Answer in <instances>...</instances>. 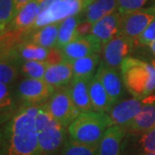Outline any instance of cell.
Masks as SVG:
<instances>
[{"label":"cell","mask_w":155,"mask_h":155,"mask_svg":"<svg viewBox=\"0 0 155 155\" xmlns=\"http://www.w3.org/2000/svg\"><path fill=\"white\" fill-rule=\"evenodd\" d=\"M155 41V19L147 26L139 38L136 40V42L140 45H148Z\"/></svg>","instance_id":"1f68e13d"},{"label":"cell","mask_w":155,"mask_h":155,"mask_svg":"<svg viewBox=\"0 0 155 155\" xmlns=\"http://www.w3.org/2000/svg\"><path fill=\"white\" fill-rule=\"evenodd\" d=\"M83 20L82 14L66 18L61 22L56 48L62 49L65 46L78 37L77 29L78 23Z\"/></svg>","instance_id":"d4e9b609"},{"label":"cell","mask_w":155,"mask_h":155,"mask_svg":"<svg viewBox=\"0 0 155 155\" xmlns=\"http://www.w3.org/2000/svg\"><path fill=\"white\" fill-rule=\"evenodd\" d=\"M126 90L139 99H145L155 91V68L153 64L127 57L121 67Z\"/></svg>","instance_id":"3957f363"},{"label":"cell","mask_w":155,"mask_h":155,"mask_svg":"<svg viewBox=\"0 0 155 155\" xmlns=\"http://www.w3.org/2000/svg\"><path fill=\"white\" fill-rule=\"evenodd\" d=\"M152 64H153V67H154V68H155V59L153 60V63H152Z\"/></svg>","instance_id":"74e56055"},{"label":"cell","mask_w":155,"mask_h":155,"mask_svg":"<svg viewBox=\"0 0 155 155\" xmlns=\"http://www.w3.org/2000/svg\"><path fill=\"white\" fill-rule=\"evenodd\" d=\"M91 78H73L70 84L72 100L80 112L94 110L89 92V84Z\"/></svg>","instance_id":"d6986e66"},{"label":"cell","mask_w":155,"mask_h":155,"mask_svg":"<svg viewBox=\"0 0 155 155\" xmlns=\"http://www.w3.org/2000/svg\"><path fill=\"white\" fill-rule=\"evenodd\" d=\"M126 130L121 126L111 125L104 134L97 147V155H122V145Z\"/></svg>","instance_id":"e0dca14e"},{"label":"cell","mask_w":155,"mask_h":155,"mask_svg":"<svg viewBox=\"0 0 155 155\" xmlns=\"http://www.w3.org/2000/svg\"><path fill=\"white\" fill-rule=\"evenodd\" d=\"M92 26H93V23L88 22V21H85V20L83 19L81 22L78 23L77 29H76L78 37L91 35V30H92Z\"/></svg>","instance_id":"836d02e7"},{"label":"cell","mask_w":155,"mask_h":155,"mask_svg":"<svg viewBox=\"0 0 155 155\" xmlns=\"http://www.w3.org/2000/svg\"><path fill=\"white\" fill-rule=\"evenodd\" d=\"M35 125L41 155H61L68 132L50 115L47 104L39 105Z\"/></svg>","instance_id":"277c9868"},{"label":"cell","mask_w":155,"mask_h":155,"mask_svg":"<svg viewBox=\"0 0 155 155\" xmlns=\"http://www.w3.org/2000/svg\"><path fill=\"white\" fill-rule=\"evenodd\" d=\"M90 97L94 110L108 113L112 107L110 97L103 84L96 75L91 78L89 84Z\"/></svg>","instance_id":"44dd1931"},{"label":"cell","mask_w":155,"mask_h":155,"mask_svg":"<svg viewBox=\"0 0 155 155\" xmlns=\"http://www.w3.org/2000/svg\"><path fill=\"white\" fill-rule=\"evenodd\" d=\"M61 155H97V147L77 142L68 136Z\"/></svg>","instance_id":"f1b7e54d"},{"label":"cell","mask_w":155,"mask_h":155,"mask_svg":"<svg viewBox=\"0 0 155 155\" xmlns=\"http://www.w3.org/2000/svg\"><path fill=\"white\" fill-rule=\"evenodd\" d=\"M55 91L44 79L26 78L17 87V97L23 105H41L49 100Z\"/></svg>","instance_id":"52a82bcc"},{"label":"cell","mask_w":155,"mask_h":155,"mask_svg":"<svg viewBox=\"0 0 155 155\" xmlns=\"http://www.w3.org/2000/svg\"><path fill=\"white\" fill-rule=\"evenodd\" d=\"M41 0H31L16 14L5 31H22L32 28L40 15Z\"/></svg>","instance_id":"5bb4252c"},{"label":"cell","mask_w":155,"mask_h":155,"mask_svg":"<svg viewBox=\"0 0 155 155\" xmlns=\"http://www.w3.org/2000/svg\"><path fill=\"white\" fill-rule=\"evenodd\" d=\"M49 49L26 40L11 51L15 54L19 61L23 62L26 61H46Z\"/></svg>","instance_id":"603a6c76"},{"label":"cell","mask_w":155,"mask_h":155,"mask_svg":"<svg viewBox=\"0 0 155 155\" xmlns=\"http://www.w3.org/2000/svg\"><path fill=\"white\" fill-rule=\"evenodd\" d=\"M152 6H153V7L155 9V0H153V5Z\"/></svg>","instance_id":"f35d334b"},{"label":"cell","mask_w":155,"mask_h":155,"mask_svg":"<svg viewBox=\"0 0 155 155\" xmlns=\"http://www.w3.org/2000/svg\"><path fill=\"white\" fill-rule=\"evenodd\" d=\"M92 1L93 0H57L48 9L40 13L28 32L48 24L62 22L67 17L82 14Z\"/></svg>","instance_id":"5b68a950"},{"label":"cell","mask_w":155,"mask_h":155,"mask_svg":"<svg viewBox=\"0 0 155 155\" xmlns=\"http://www.w3.org/2000/svg\"><path fill=\"white\" fill-rule=\"evenodd\" d=\"M48 67V65L45 61H26L22 62L20 70L22 75L27 78L44 79Z\"/></svg>","instance_id":"83f0119b"},{"label":"cell","mask_w":155,"mask_h":155,"mask_svg":"<svg viewBox=\"0 0 155 155\" xmlns=\"http://www.w3.org/2000/svg\"><path fill=\"white\" fill-rule=\"evenodd\" d=\"M0 112L2 125L8 122L17 112L8 84L2 82H0Z\"/></svg>","instance_id":"4316f807"},{"label":"cell","mask_w":155,"mask_h":155,"mask_svg":"<svg viewBox=\"0 0 155 155\" xmlns=\"http://www.w3.org/2000/svg\"><path fill=\"white\" fill-rule=\"evenodd\" d=\"M117 0H93L83 11L82 16L85 21L95 23L116 11Z\"/></svg>","instance_id":"7402d4cb"},{"label":"cell","mask_w":155,"mask_h":155,"mask_svg":"<svg viewBox=\"0 0 155 155\" xmlns=\"http://www.w3.org/2000/svg\"><path fill=\"white\" fill-rule=\"evenodd\" d=\"M31 0H15V5H16V14L22 9L23 6Z\"/></svg>","instance_id":"e575fe53"},{"label":"cell","mask_w":155,"mask_h":155,"mask_svg":"<svg viewBox=\"0 0 155 155\" xmlns=\"http://www.w3.org/2000/svg\"><path fill=\"white\" fill-rule=\"evenodd\" d=\"M64 61H66V60H65V56L62 52V49L54 47V48H52L49 49L48 55V58L45 62L48 66H53V65L61 63Z\"/></svg>","instance_id":"d6a6232c"},{"label":"cell","mask_w":155,"mask_h":155,"mask_svg":"<svg viewBox=\"0 0 155 155\" xmlns=\"http://www.w3.org/2000/svg\"><path fill=\"white\" fill-rule=\"evenodd\" d=\"M155 152V127L144 132H126L122 155H140Z\"/></svg>","instance_id":"30bf717a"},{"label":"cell","mask_w":155,"mask_h":155,"mask_svg":"<svg viewBox=\"0 0 155 155\" xmlns=\"http://www.w3.org/2000/svg\"><path fill=\"white\" fill-rule=\"evenodd\" d=\"M140 155H155V152H153V153H145V154H140Z\"/></svg>","instance_id":"8d00e7d4"},{"label":"cell","mask_w":155,"mask_h":155,"mask_svg":"<svg viewBox=\"0 0 155 155\" xmlns=\"http://www.w3.org/2000/svg\"><path fill=\"white\" fill-rule=\"evenodd\" d=\"M39 105H23L1 128V155H41L35 117Z\"/></svg>","instance_id":"6da1fadb"},{"label":"cell","mask_w":155,"mask_h":155,"mask_svg":"<svg viewBox=\"0 0 155 155\" xmlns=\"http://www.w3.org/2000/svg\"><path fill=\"white\" fill-rule=\"evenodd\" d=\"M154 19L155 9L153 6L121 15L120 34L136 41Z\"/></svg>","instance_id":"ba28073f"},{"label":"cell","mask_w":155,"mask_h":155,"mask_svg":"<svg viewBox=\"0 0 155 155\" xmlns=\"http://www.w3.org/2000/svg\"><path fill=\"white\" fill-rule=\"evenodd\" d=\"M147 101L133 97L130 99L119 101L111 107L108 115L110 118L112 125H118L124 127L133 120Z\"/></svg>","instance_id":"4fadbf2b"},{"label":"cell","mask_w":155,"mask_h":155,"mask_svg":"<svg viewBox=\"0 0 155 155\" xmlns=\"http://www.w3.org/2000/svg\"><path fill=\"white\" fill-rule=\"evenodd\" d=\"M112 125L108 113L96 110L80 112L67 127L68 136L82 144L98 147L106 130Z\"/></svg>","instance_id":"7a4b0ae2"},{"label":"cell","mask_w":155,"mask_h":155,"mask_svg":"<svg viewBox=\"0 0 155 155\" xmlns=\"http://www.w3.org/2000/svg\"><path fill=\"white\" fill-rule=\"evenodd\" d=\"M46 104L52 117L65 127H69L80 113L72 100L68 86L55 89Z\"/></svg>","instance_id":"8992f818"},{"label":"cell","mask_w":155,"mask_h":155,"mask_svg":"<svg viewBox=\"0 0 155 155\" xmlns=\"http://www.w3.org/2000/svg\"><path fill=\"white\" fill-rule=\"evenodd\" d=\"M147 0H117L116 11L121 15L142 9Z\"/></svg>","instance_id":"4dcf8cb0"},{"label":"cell","mask_w":155,"mask_h":155,"mask_svg":"<svg viewBox=\"0 0 155 155\" xmlns=\"http://www.w3.org/2000/svg\"><path fill=\"white\" fill-rule=\"evenodd\" d=\"M73 78L72 62L64 61L61 63L48 66L44 76V80L54 88H60L70 84Z\"/></svg>","instance_id":"ac0fdd59"},{"label":"cell","mask_w":155,"mask_h":155,"mask_svg":"<svg viewBox=\"0 0 155 155\" xmlns=\"http://www.w3.org/2000/svg\"><path fill=\"white\" fill-rule=\"evenodd\" d=\"M155 127V97H147V101L133 120L123 127L126 132H144Z\"/></svg>","instance_id":"9a60e30c"},{"label":"cell","mask_w":155,"mask_h":155,"mask_svg":"<svg viewBox=\"0 0 155 155\" xmlns=\"http://www.w3.org/2000/svg\"><path fill=\"white\" fill-rule=\"evenodd\" d=\"M121 14L117 11L93 23L91 34L99 39L103 45L120 34Z\"/></svg>","instance_id":"2e32d148"},{"label":"cell","mask_w":155,"mask_h":155,"mask_svg":"<svg viewBox=\"0 0 155 155\" xmlns=\"http://www.w3.org/2000/svg\"><path fill=\"white\" fill-rule=\"evenodd\" d=\"M22 62L15 55V54L10 51L1 53L0 61V79L2 83L11 84L17 78L18 74V67Z\"/></svg>","instance_id":"cb8c5ba5"},{"label":"cell","mask_w":155,"mask_h":155,"mask_svg":"<svg viewBox=\"0 0 155 155\" xmlns=\"http://www.w3.org/2000/svg\"><path fill=\"white\" fill-rule=\"evenodd\" d=\"M99 54H94L72 61L73 78H91L99 67Z\"/></svg>","instance_id":"484cf974"},{"label":"cell","mask_w":155,"mask_h":155,"mask_svg":"<svg viewBox=\"0 0 155 155\" xmlns=\"http://www.w3.org/2000/svg\"><path fill=\"white\" fill-rule=\"evenodd\" d=\"M16 16L15 0H0V30L1 35Z\"/></svg>","instance_id":"f546056e"},{"label":"cell","mask_w":155,"mask_h":155,"mask_svg":"<svg viewBox=\"0 0 155 155\" xmlns=\"http://www.w3.org/2000/svg\"><path fill=\"white\" fill-rule=\"evenodd\" d=\"M61 22L48 24L29 32L27 41L47 48H54L58 41Z\"/></svg>","instance_id":"ffe728a7"},{"label":"cell","mask_w":155,"mask_h":155,"mask_svg":"<svg viewBox=\"0 0 155 155\" xmlns=\"http://www.w3.org/2000/svg\"><path fill=\"white\" fill-rule=\"evenodd\" d=\"M120 71L121 69L107 67L102 61H100L99 67L95 74L106 90L112 106L119 102L126 89L123 83L122 73L119 72Z\"/></svg>","instance_id":"7c38bea8"},{"label":"cell","mask_w":155,"mask_h":155,"mask_svg":"<svg viewBox=\"0 0 155 155\" xmlns=\"http://www.w3.org/2000/svg\"><path fill=\"white\" fill-rule=\"evenodd\" d=\"M134 42L121 34L117 35L103 45L101 61L107 67L121 69L122 62L131 54Z\"/></svg>","instance_id":"9c48e42d"},{"label":"cell","mask_w":155,"mask_h":155,"mask_svg":"<svg viewBox=\"0 0 155 155\" xmlns=\"http://www.w3.org/2000/svg\"><path fill=\"white\" fill-rule=\"evenodd\" d=\"M103 43L92 34L78 36L62 48L65 60L72 61L102 52Z\"/></svg>","instance_id":"8fae6325"},{"label":"cell","mask_w":155,"mask_h":155,"mask_svg":"<svg viewBox=\"0 0 155 155\" xmlns=\"http://www.w3.org/2000/svg\"><path fill=\"white\" fill-rule=\"evenodd\" d=\"M148 47H149L150 50L155 54V41H153V42H151V43L148 45Z\"/></svg>","instance_id":"d590c367"}]
</instances>
